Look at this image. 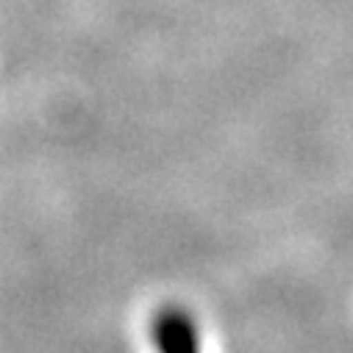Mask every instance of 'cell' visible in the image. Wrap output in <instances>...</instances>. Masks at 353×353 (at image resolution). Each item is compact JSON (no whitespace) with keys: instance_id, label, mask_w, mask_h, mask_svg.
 I'll list each match as a JSON object with an SVG mask.
<instances>
[{"instance_id":"1","label":"cell","mask_w":353,"mask_h":353,"mask_svg":"<svg viewBox=\"0 0 353 353\" xmlns=\"http://www.w3.org/2000/svg\"><path fill=\"white\" fill-rule=\"evenodd\" d=\"M156 353H201V334L195 317L181 306H164L153 317Z\"/></svg>"}]
</instances>
